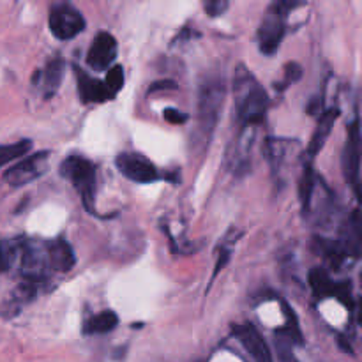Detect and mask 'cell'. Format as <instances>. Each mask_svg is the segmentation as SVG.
Returning <instances> with one entry per match:
<instances>
[{"label": "cell", "mask_w": 362, "mask_h": 362, "mask_svg": "<svg viewBox=\"0 0 362 362\" xmlns=\"http://www.w3.org/2000/svg\"><path fill=\"white\" fill-rule=\"evenodd\" d=\"M225 99H227V82L223 76H207L200 83L195 128L189 136V149H191L193 156L205 154L211 145L219 117H221Z\"/></svg>", "instance_id": "6da1fadb"}, {"label": "cell", "mask_w": 362, "mask_h": 362, "mask_svg": "<svg viewBox=\"0 0 362 362\" xmlns=\"http://www.w3.org/2000/svg\"><path fill=\"white\" fill-rule=\"evenodd\" d=\"M234 98L237 126L258 128L265 121L269 110L267 92L258 83L253 73L242 64L234 75Z\"/></svg>", "instance_id": "7a4b0ae2"}, {"label": "cell", "mask_w": 362, "mask_h": 362, "mask_svg": "<svg viewBox=\"0 0 362 362\" xmlns=\"http://www.w3.org/2000/svg\"><path fill=\"white\" fill-rule=\"evenodd\" d=\"M302 6H304L302 2H285V0L272 2L269 6L257 32L258 48H260L264 55L271 57V55H274L280 50L285 32H287L288 13L297 8H302Z\"/></svg>", "instance_id": "3957f363"}, {"label": "cell", "mask_w": 362, "mask_h": 362, "mask_svg": "<svg viewBox=\"0 0 362 362\" xmlns=\"http://www.w3.org/2000/svg\"><path fill=\"white\" fill-rule=\"evenodd\" d=\"M59 172L80 193L83 205L91 214L96 212V166L83 156H68L59 166Z\"/></svg>", "instance_id": "277c9868"}, {"label": "cell", "mask_w": 362, "mask_h": 362, "mask_svg": "<svg viewBox=\"0 0 362 362\" xmlns=\"http://www.w3.org/2000/svg\"><path fill=\"white\" fill-rule=\"evenodd\" d=\"M258 128L255 126H237L234 140L230 142L225 158L228 172L235 177H244L251 172L255 161Z\"/></svg>", "instance_id": "5b68a950"}, {"label": "cell", "mask_w": 362, "mask_h": 362, "mask_svg": "<svg viewBox=\"0 0 362 362\" xmlns=\"http://www.w3.org/2000/svg\"><path fill=\"white\" fill-rule=\"evenodd\" d=\"M302 147L297 140H285V138H267L265 142V156L271 165L272 177L281 186L290 177V172L301 158Z\"/></svg>", "instance_id": "8992f818"}, {"label": "cell", "mask_w": 362, "mask_h": 362, "mask_svg": "<svg viewBox=\"0 0 362 362\" xmlns=\"http://www.w3.org/2000/svg\"><path fill=\"white\" fill-rule=\"evenodd\" d=\"M48 27L55 39L71 41L85 31L87 22H85L82 11L76 9L75 6L69 4V2H59V4H53L50 8Z\"/></svg>", "instance_id": "52a82bcc"}, {"label": "cell", "mask_w": 362, "mask_h": 362, "mask_svg": "<svg viewBox=\"0 0 362 362\" xmlns=\"http://www.w3.org/2000/svg\"><path fill=\"white\" fill-rule=\"evenodd\" d=\"M334 214H336V197L331 191V188L325 184L324 179L317 175L310 202L304 209V216L310 218L317 227L325 228L332 221Z\"/></svg>", "instance_id": "ba28073f"}, {"label": "cell", "mask_w": 362, "mask_h": 362, "mask_svg": "<svg viewBox=\"0 0 362 362\" xmlns=\"http://www.w3.org/2000/svg\"><path fill=\"white\" fill-rule=\"evenodd\" d=\"M48 158L46 151L36 152L32 156L20 159L15 166H11L4 174V182H8L11 188H23L34 182L36 179L43 177L48 170Z\"/></svg>", "instance_id": "9c48e42d"}, {"label": "cell", "mask_w": 362, "mask_h": 362, "mask_svg": "<svg viewBox=\"0 0 362 362\" xmlns=\"http://www.w3.org/2000/svg\"><path fill=\"white\" fill-rule=\"evenodd\" d=\"M115 165H117V170L128 181L136 182V184H151V182L159 179L158 168L154 166V163H151L142 154H135V152L119 154L117 159H115Z\"/></svg>", "instance_id": "30bf717a"}, {"label": "cell", "mask_w": 362, "mask_h": 362, "mask_svg": "<svg viewBox=\"0 0 362 362\" xmlns=\"http://www.w3.org/2000/svg\"><path fill=\"white\" fill-rule=\"evenodd\" d=\"M359 168H361V128H359V119L355 117L348 128V138L343 152L345 179L354 189L355 197H359V181H361Z\"/></svg>", "instance_id": "8fae6325"}, {"label": "cell", "mask_w": 362, "mask_h": 362, "mask_svg": "<svg viewBox=\"0 0 362 362\" xmlns=\"http://www.w3.org/2000/svg\"><path fill=\"white\" fill-rule=\"evenodd\" d=\"M119 45L117 39L110 32H99L91 43V48L87 52V64L94 71H106L114 66L117 59Z\"/></svg>", "instance_id": "7c38bea8"}, {"label": "cell", "mask_w": 362, "mask_h": 362, "mask_svg": "<svg viewBox=\"0 0 362 362\" xmlns=\"http://www.w3.org/2000/svg\"><path fill=\"white\" fill-rule=\"evenodd\" d=\"M310 285L318 297H336L345 306H352V287L350 281L334 283L327 271L317 267L310 272Z\"/></svg>", "instance_id": "4fadbf2b"}, {"label": "cell", "mask_w": 362, "mask_h": 362, "mask_svg": "<svg viewBox=\"0 0 362 362\" xmlns=\"http://www.w3.org/2000/svg\"><path fill=\"white\" fill-rule=\"evenodd\" d=\"M45 283H38V281L22 280V283L8 295L6 302L0 308V315L6 318H13L25 308L27 304H31L36 297L39 295V290Z\"/></svg>", "instance_id": "5bb4252c"}, {"label": "cell", "mask_w": 362, "mask_h": 362, "mask_svg": "<svg viewBox=\"0 0 362 362\" xmlns=\"http://www.w3.org/2000/svg\"><path fill=\"white\" fill-rule=\"evenodd\" d=\"M45 251L52 272H69L76 265L75 249L64 237L45 241Z\"/></svg>", "instance_id": "9a60e30c"}, {"label": "cell", "mask_w": 362, "mask_h": 362, "mask_svg": "<svg viewBox=\"0 0 362 362\" xmlns=\"http://www.w3.org/2000/svg\"><path fill=\"white\" fill-rule=\"evenodd\" d=\"M234 334L235 338L241 341L242 347L246 348V352L251 354L255 362H272L267 343H265L264 338L260 336V332L255 329V325H237V327H234Z\"/></svg>", "instance_id": "2e32d148"}, {"label": "cell", "mask_w": 362, "mask_h": 362, "mask_svg": "<svg viewBox=\"0 0 362 362\" xmlns=\"http://www.w3.org/2000/svg\"><path fill=\"white\" fill-rule=\"evenodd\" d=\"M62 78H64V62L61 59H53L45 66V69L36 71L34 85L43 89L45 98H53L61 87Z\"/></svg>", "instance_id": "e0dca14e"}, {"label": "cell", "mask_w": 362, "mask_h": 362, "mask_svg": "<svg viewBox=\"0 0 362 362\" xmlns=\"http://www.w3.org/2000/svg\"><path fill=\"white\" fill-rule=\"evenodd\" d=\"M75 75H76V83H78V96L85 105L89 103H105L112 99V96L106 91L105 83L99 82V80L92 78L87 73L82 71L80 68L75 66Z\"/></svg>", "instance_id": "ac0fdd59"}, {"label": "cell", "mask_w": 362, "mask_h": 362, "mask_svg": "<svg viewBox=\"0 0 362 362\" xmlns=\"http://www.w3.org/2000/svg\"><path fill=\"white\" fill-rule=\"evenodd\" d=\"M338 114H340V112H338L336 108H329V110H325L324 114H322L320 121H318L317 128H315V131H313V136H311L310 145H308V151H306L308 159H310L308 163L313 161L315 156H317L318 152L324 149L325 142H327L329 135H331L332 128H334V122H336Z\"/></svg>", "instance_id": "d6986e66"}, {"label": "cell", "mask_w": 362, "mask_h": 362, "mask_svg": "<svg viewBox=\"0 0 362 362\" xmlns=\"http://www.w3.org/2000/svg\"><path fill=\"white\" fill-rule=\"evenodd\" d=\"M315 251H317L318 257L324 258L332 269H341L347 262L352 260V258L348 257L347 251H345L343 246L340 244V241L315 239Z\"/></svg>", "instance_id": "ffe728a7"}, {"label": "cell", "mask_w": 362, "mask_h": 362, "mask_svg": "<svg viewBox=\"0 0 362 362\" xmlns=\"http://www.w3.org/2000/svg\"><path fill=\"white\" fill-rule=\"evenodd\" d=\"M117 325H119L117 313L106 310L89 318V320L85 322L83 332H85V334H92V336H94V334H108V332L115 331Z\"/></svg>", "instance_id": "44dd1931"}, {"label": "cell", "mask_w": 362, "mask_h": 362, "mask_svg": "<svg viewBox=\"0 0 362 362\" xmlns=\"http://www.w3.org/2000/svg\"><path fill=\"white\" fill-rule=\"evenodd\" d=\"M31 151H32L31 140H20V142H15V144L0 145V170H2L6 165H9L11 161L23 159V156H27Z\"/></svg>", "instance_id": "7402d4cb"}, {"label": "cell", "mask_w": 362, "mask_h": 362, "mask_svg": "<svg viewBox=\"0 0 362 362\" xmlns=\"http://www.w3.org/2000/svg\"><path fill=\"white\" fill-rule=\"evenodd\" d=\"M124 80L126 76L122 66H112V68L108 69V75H106V80H105V87L106 91H108V94L112 96V99L122 91V87H124Z\"/></svg>", "instance_id": "603a6c76"}, {"label": "cell", "mask_w": 362, "mask_h": 362, "mask_svg": "<svg viewBox=\"0 0 362 362\" xmlns=\"http://www.w3.org/2000/svg\"><path fill=\"white\" fill-rule=\"evenodd\" d=\"M301 76H302L301 66L295 64V62H290V64H287V68H285V78H283V82L280 83L281 91H283V89H287V87H290L292 83L297 82Z\"/></svg>", "instance_id": "cb8c5ba5"}, {"label": "cell", "mask_w": 362, "mask_h": 362, "mask_svg": "<svg viewBox=\"0 0 362 362\" xmlns=\"http://www.w3.org/2000/svg\"><path fill=\"white\" fill-rule=\"evenodd\" d=\"M228 8H230V4H228L227 0H209V2H205V4H204L205 13H207L211 18H218V16H223L225 13H227Z\"/></svg>", "instance_id": "d4e9b609"}, {"label": "cell", "mask_w": 362, "mask_h": 362, "mask_svg": "<svg viewBox=\"0 0 362 362\" xmlns=\"http://www.w3.org/2000/svg\"><path fill=\"white\" fill-rule=\"evenodd\" d=\"M163 117H165L166 122H170V124H186L188 122V114L181 112V110H175V108H166L163 112Z\"/></svg>", "instance_id": "484cf974"}, {"label": "cell", "mask_w": 362, "mask_h": 362, "mask_svg": "<svg viewBox=\"0 0 362 362\" xmlns=\"http://www.w3.org/2000/svg\"><path fill=\"white\" fill-rule=\"evenodd\" d=\"M9 271V260H8V251H6V244L0 242V272Z\"/></svg>", "instance_id": "4316f807"}, {"label": "cell", "mask_w": 362, "mask_h": 362, "mask_svg": "<svg viewBox=\"0 0 362 362\" xmlns=\"http://www.w3.org/2000/svg\"><path fill=\"white\" fill-rule=\"evenodd\" d=\"M174 87H175V85L172 82H158V83H154V85H152L151 92H156L158 89H174Z\"/></svg>", "instance_id": "83f0119b"}]
</instances>
